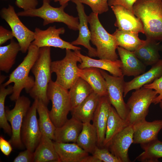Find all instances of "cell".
Returning <instances> with one entry per match:
<instances>
[{"label": "cell", "mask_w": 162, "mask_h": 162, "mask_svg": "<svg viewBox=\"0 0 162 162\" xmlns=\"http://www.w3.org/2000/svg\"><path fill=\"white\" fill-rule=\"evenodd\" d=\"M133 11L142 22L146 38L162 41V0H137Z\"/></svg>", "instance_id": "6da1fadb"}, {"label": "cell", "mask_w": 162, "mask_h": 162, "mask_svg": "<svg viewBox=\"0 0 162 162\" xmlns=\"http://www.w3.org/2000/svg\"><path fill=\"white\" fill-rule=\"evenodd\" d=\"M39 48L31 44L26 56L22 62L10 74L8 80L3 85L5 87L13 83V92L10 97L11 101H16L23 89L29 93L33 87L34 79L29 74L38 57Z\"/></svg>", "instance_id": "7a4b0ae2"}, {"label": "cell", "mask_w": 162, "mask_h": 162, "mask_svg": "<svg viewBox=\"0 0 162 162\" xmlns=\"http://www.w3.org/2000/svg\"><path fill=\"white\" fill-rule=\"evenodd\" d=\"M51 62L50 47L40 48L37 59L31 70L34 77V83L29 94L34 100H41L46 106L49 102L47 91L51 80Z\"/></svg>", "instance_id": "3957f363"}, {"label": "cell", "mask_w": 162, "mask_h": 162, "mask_svg": "<svg viewBox=\"0 0 162 162\" xmlns=\"http://www.w3.org/2000/svg\"><path fill=\"white\" fill-rule=\"evenodd\" d=\"M98 14L91 13L88 16L91 36V41L96 47L99 59L112 61L118 59L116 50L118 46L114 36L109 34L101 24Z\"/></svg>", "instance_id": "277c9868"}, {"label": "cell", "mask_w": 162, "mask_h": 162, "mask_svg": "<svg viewBox=\"0 0 162 162\" xmlns=\"http://www.w3.org/2000/svg\"><path fill=\"white\" fill-rule=\"evenodd\" d=\"M47 95L52 104L49 111L51 119L56 128L60 127L68 119V115L72 109L68 90L51 79L48 85Z\"/></svg>", "instance_id": "5b68a950"}, {"label": "cell", "mask_w": 162, "mask_h": 162, "mask_svg": "<svg viewBox=\"0 0 162 162\" xmlns=\"http://www.w3.org/2000/svg\"><path fill=\"white\" fill-rule=\"evenodd\" d=\"M67 3L58 8L51 6L50 3L43 1L41 7L28 10L20 11L17 13L19 16L38 17L43 20V25L46 26L55 22L65 24L72 30H78L79 20L78 17L70 15L64 11L68 5Z\"/></svg>", "instance_id": "8992f818"}, {"label": "cell", "mask_w": 162, "mask_h": 162, "mask_svg": "<svg viewBox=\"0 0 162 162\" xmlns=\"http://www.w3.org/2000/svg\"><path fill=\"white\" fill-rule=\"evenodd\" d=\"M81 62V59L74 51L66 49L65 56L63 58L51 62V73H55L56 76L55 82L69 90L79 77L77 63Z\"/></svg>", "instance_id": "52a82bcc"}, {"label": "cell", "mask_w": 162, "mask_h": 162, "mask_svg": "<svg viewBox=\"0 0 162 162\" xmlns=\"http://www.w3.org/2000/svg\"><path fill=\"white\" fill-rule=\"evenodd\" d=\"M158 93L155 90L142 87L133 92L127 103L129 112L126 121L129 125L146 119L149 106Z\"/></svg>", "instance_id": "ba28073f"}, {"label": "cell", "mask_w": 162, "mask_h": 162, "mask_svg": "<svg viewBox=\"0 0 162 162\" xmlns=\"http://www.w3.org/2000/svg\"><path fill=\"white\" fill-rule=\"evenodd\" d=\"M29 99L24 96H20L16 101L15 106L12 109L5 110L7 119L11 125L12 134L9 142L14 147L23 148L21 137V131L24 117L30 106Z\"/></svg>", "instance_id": "9c48e42d"}, {"label": "cell", "mask_w": 162, "mask_h": 162, "mask_svg": "<svg viewBox=\"0 0 162 162\" xmlns=\"http://www.w3.org/2000/svg\"><path fill=\"white\" fill-rule=\"evenodd\" d=\"M0 14L1 18L10 26L14 37L20 45V51L23 53L26 52L34 39V32L22 23L12 5L9 4L7 8H2Z\"/></svg>", "instance_id": "30bf717a"}, {"label": "cell", "mask_w": 162, "mask_h": 162, "mask_svg": "<svg viewBox=\"0 0 162 162\" xmlns=\"http://www.w3.org/2000/svg\"><path fill=\"white\" fill-rule=\"evenodd\" d=\"M100 70L106 81L107 96L110 104L120 117L126 121L129 109L123 98L125 83L124 76L111 75L104 70Z\"/></svg>", "instance_id": "8fae6325"}, {"label": "cell", "mask_w": 162, "mask_h": 162, "mask_svg": "<svg viewBox=\"0 0 162 162\" xmlns=\"http://www.w3.org/2000/svg\"><path fill=\"white\" fill-rule=\"evenodd\" d=\"M38 100L34 99L24 117L22 124L21 137L26 149L34 152L42 137L37 117Z\"/></svg>", "instance_id": "7c38bea8"}, {"label": "cell", "mask_w": 162, "mask_h": 162, "mask_svg": "<svg viewBox=\"0 0 162 162\" xmlns=\"http://www.w3.org/2000/svg\"><path fill=\"white\" fill-rule=\"evenodd\" d=\"M64 27L58 28L55 26H50L45 30L38 28L34 29L35 37L32 44L39 48L44 47H53L62 49H69L74 51L80 50V47L73 45L70 43L61 38L60 35L64 33Z\"/></svg>", "instance_id": "4fadbf2b"}, {"label": "cell", "mask_w": 162, "mask_h": 162, "mask_svg": "<svg viewBox=\"0 0 162 162\" xmlns=\"http://www.w3.org/2000/svg\"><path fill=\"white\" fill-rule=\"evenodd\" d=\"M133 125H128L113 138L106 148L121 162H131L128 151L133 142Z\"/></svg>", "instance_id": "5bb4252c"}, {"label": "cell", "mask_w": 162, "mask_h": 162, "mask_svg": "<svg viewBox=\"0 0 162 162\" xmlns=\"http://www.w3.org/2000/svg\"><path fill=\"white\" fill-rule=\"evenodd\" d=\"M116 18L114 25L121 30L144 34L141 21L123 6L116 4L110 6Z\"/></svg>", "instance_id": "9a60e30c"}, {"label": "cell", "mask_w": 162, "mask_h": 162, "mask_svg": "<svg viewBox=\"0 0 162 162\" xmlns=\"http://www.w3.org/2000/svg\"><path fill=\"white\" fill-rule=\"evenodd\" d=\"M72 1L76 5L79 24L78 36L76 40L70 43L73 45H80L84 46L88 50L89 57H97L96 49L92 47L90 44L91 34L88 26V16L85 12L84 6L79 0H72Z\"/></svg>", "instance_id": "2e32d148"}, {"label": "cell", "mask_w": 162, "mask_h": 162, "mask_svg": "<svg viewBox=\"0 0 162 162\" xmlns=\"http://www.w3.org/2000/svg\"><path fill=\"white\" fill-rule=\"evenodd\" d=\"M112 105L107 96L100 97L92 121L97 135V146L103 147L107 121Z\"/></svg>", "instance_id": "e0dca14e"}, {"label": "cell", "mask_w": 162, "mask_h": 162, "mask_svg": "<svg viewBox=\"0 0 162 162\" xmlns=\"http://www.w3.org/2000/svg\"><path fill=\"white\" fill-rule=\"evenodd\" d=\"M134 144L145 143L158 139V136L162 128V120L152 122L145 119L133 125Z\"/></svg>", "instance_id": "ac0fdd59"}, {"label": "cell", "mask_w": 162, "mask_h": 162, "mask_svg": "<svg viewBox=\"0 0 162 162\" xmlns=\"http://www.w3.org/2000/svg\"><path fill=\"white\" fill-rule=\"evenodd\" d=\"M74 51L82 60L81 62L78 65L80 69L95 68L108 71L114 76H124L121 70L122 62L120 60L96 59L82 54L80 50Z\"/></svg>", "instance_id": "d6986e66"}, {"label": "cell", "mask_w": 162, "mask_h": 162, "mask_svg": "<svg viewBox=\"0 0 162 162\" xmlns=\"http://www.w3.org/2000/svg\"><path fill=\"white\" fill-rule=\"evenodd\" d=\"M117 50L122 62L121 70L124 76L136 77L145 72L146 66L133 52L120 46Z\"/></svg>", "instance_id": "ffe728a7"}, {"label": "cell", "mask_w": 162, "mask_h": 162, "mask_svg": "<svg viewBox=\"0 0 162 162\" xmlns=\"http://www.w3.org/2000/svg\"><path fill=\"white\" fill-rule=\"evenodd\" d=\"M162 76V59H160L152 66L148 71L135 77L131 80L125 82L124 97L133 90L139 89L144 85L150 83Z\"/></svg>", "instance_id": "44dd1931"}, {"label": "cell", "mask_w": 162, "mask_h": 162, "mask_svg": "<svg viewBox=\"0 0 162 162\" xmlns=\"http://www.w3.org/2000/svg\"><path fill=\"white\" fill-rule=\"evenodd\" d=\"M82 126V122L72 116L62 126L56 128L54 141L64 143H76Z\"/></svg>", "instance_id": "7402d4cb"}, {"label": "cell", "mask_w": 162, "mask_h": 162, "mask_svg": "<svg viewBox=\"0 0 162 162\" xmlns=\"http://www.w3.org/2000/svg\"><path fill=\"white\" fill-rule=\"evenodd\" d=\"M55 149L61 162H82L88 155L76 143H64L53 141Z\"/></svg>", "instance_id": "603a6c76"}, {"label": "cell", "mask_w": 162, "mask_h": 162, "mask_svg": "<svg viewBox=\"0 0 162 162\" xmlns=\"http://www.w3.org/2000/svg\"><path fill=\"white\" fill-rule=\"evenodd\" d=\"M100 97L92 92L80 104L71 110L72 116L82 123L90 122Z\"/></svg>", "instance_id": "cb8c5ba5"}, {"label": "cell", "mask_w": 162, "mask_h": 162, "mask_svg": "<svg viewBox=\"0 0 162 162\" xmlns=\"http://www.w3.org/2000/svg\"><path fill=\"white\" fill-rule=\"evenodd\" d=\"M78 75L90 86L94 92L100 96H107L106 81L99 69L93 67L79 68Z\"/></svg>", "instance_id": "d4e9b609"}, {"label": "cell", "mask_w": 162, "mask_h": 162, "mask_svg": "<svg viewBox=\"0 0 162 162\" xmlns=\"http://www.w3.org/2000/svg\"><path fill=\"white\" fill-rule=\"evenodd\" d=\"M162 49L160 42L146 38L145 43L133 52L146 66L153 65L160 59L159 51Z\"/></svg>", "instance_id": "484cf974"}, {"label": "cell", "mask_w": 162, "mask_h": 162, "mask_svg": "<svg viewBox=\"0 0 162 162\" xmlns=\"http://www.w3.org/2000/svg\"><path fill=\"white\" fill-rule=\"evenodd\" d=\"M52 140L42 135L34 152V162H61Z\"/></svg>", "instance_id": "4316f807"}, {"label": "cell", "mask_w": 162, "mask_h": 162, "mask_svg": "<svg viewBox=\"0 0 162 162\" xmlns=\"http://www.w3.org/2000/svg\"><path fill=\"white\" fill-rule=\"evenodd\" d=\"M128 125L127 121L122 118L112 106L107 121L103 147L107 148L113 138Z\"/></svg>", "instance_id": "83f0119b"}, {"label": "cell", "mask_w": 162, "mask_h": 162, "mask_svg": "<svg viewBox=\"0 0 162 162\" xmlns=\"http://www.w3.org/2000/svg\"><path fill=\"white\" fill-rule=\"evenodd\" d=\"M97 133L93 124L90 122L83 123L76 143L86 152L92 154L97 146Z\"/></svg>", "instance_id": "f1b7e54d"}, {"label": "cell", "mask_w": 162, "mask_h": 162, "mask_svg": "<svg viewBox=\"0 0 162 162\" xmlns=\"http://www.w3.org/2000/svg\"><path fill=\"white\" fill-rule=\"evenodd\" d=\"M20 51L18 43L10 40L8 45L0 46V70L8 73L15 63L17 55Z\"/></svg>", "instance_id": "f546056e"}, {"label": "cell", "mask_w": 162, "mask_h": 162, "mask_svg": "<svg viewBox=\"0 0 162 162\" xmlns=\"http://www.w3.org/2000/svg\"><path fill=\"white\" fill-rule=\"evenodd\" d=\"M112 34L118 46L132 52L137 50L146 42V40L140 39L138 33L117 29Z\"/></svg>", "instance_id": "4dcf8cb0"}, {"label": "cell", "mask_w": 162, "mask_h": 162, "mask_svg": "<svg viewBox=\"0 0 162 162\" xmlns=\"http://www.w3.org/2000/svg\"><path fill=\"white\" fill-rule=\"evenodd\" d=\"M68 91L72 109L80 104L94 92L90 86L80 77L78 78Z\"/></svg>", "instance_id": "1f68e13d"}, {"label": "cell", "mask_w": 162, "mask_h": 162, "mask_svg": "<svg viewBox=\"0 0 162 162\" xmlns=\"http://www.w3.org/2000/svg\"><path fill=\"white\" fill-rule=\"evenodd\" d=\"M37 112L39 117V125L42 135L54 141V133L56 128L51 119L47 106L40 100H38Z\"/></svg>", "instance_id": "d6a6232c"}, {"label": "cell", "mask_w": 162, "mask_h": 162, "mask_svg": "<svg viewBox=\"0 0 162 162\" xmlns=\"http://www.w3.org/2000/svg\"><path fill=\"white\" fill-rule=\"evenodd\" d=\"M144 151L137 156L135 160L141 162H158L162 158V141L158 139L140 144Z\"/></svg>", "instance_id": "836d02e7"}, {"label": "cell", "mask_w": 162, "mask_h": 162, "mask_svg": "<svg viewBox=\"0 0 162 162\" xmlns=\"http://www.w3.org/2000/svg\"><path fill=\"white\" fill-rule=\"evenodd\" d=\"M3 84L0 86V127L9 136L12 134L11 126L9 124L5 115L4 103L6 96L12 94L13 92V86L8 85L6 88Z\"/></svg>", "instance_id": "e575fe53"}, {"label": "cell", "mask_w": 162, "mask_h": 162, "mask_svg": "<svg viewBox=\"0 0 162 162\" xmlns=\"http://www.w3.org/2000/svg\"><path fill=\"white\" fill-rule=\"evenodd\" d=\"M82 4L88 5L92 12L100 14L109 10L108 0H79Z\"/></svg>", "instance_id": "d590c367"}, {"label": "cell", "mask_w": 162, "mask_h": 162, "mask_svg": "<svg viewBox=\"0 0 162 162\" xmlns=\"http://www.w3.org/2000/svg\"><path fill=\"white\" fill-rule=\"evenodd\" d=\"M92 155L104 162H121L117 157L112 154L106 148L97 146Z\"/></svg>", "instance_id": "8d00e7d4"}, {"label": "cell", "mask_w": 162, "mask_h": 162, "mask_svg": "<svg viewBox=\"0 0 162 162\" xmlns=\"http://www.w3.org/2000/svg\"><path fill=\"white\" fill-rule=\"evenodd\" d=\"M143 87L154 89L159 94L154 99L153 103L154 104H159L162 100V76L152 82L144 85Z\"/></svg>", "instance_id": "74e56055"}, {"label": "cell", "mask_w": 162, "mask_h": 162, "mask_svg": "<svg viewBox=\"0 0 162 162\" xmlns=\"http://www.w3.org/2000/svg\"><path fill=\"white\" fill-rule=\"evenodd\" d=\"M15 4L20 8L26 11L36 8L38 4L37 0H15Z\"/></svg>", "instance_id": "f35d334b"}, {"label": "cell", "mask_w": 162, "mask_h": 162, "mask_svg": "<svg viewBox=\"0 0 162 162\" xmlns=\"http://www.w3.org/2000/svg\"><path fill=\"white\" fill-rule=\"evenodd\" d=\"M34 152L26 150L20 152L13 160L14 162H34Z\"/></svg>", "instance_id": "ab89813d"}, {"label": "cell", "mask_w": 162, "mask_h": 162, "mask_svg": "<svg viewBox=\"0 0 162 162\" xmlns=\"http://www.w3.org/2000/svg\"><path fill=\"white\" fill-rule=\"evenodd\" d=\"M137 0H108L109 6L119 4L122 5L133 12V7L134 3Z\"/></svg>", "instance_id": "60d3db41"}, {"label": "cell", "mask_w": 162, "mask_h": 162, "mask_svg": "<svg viewBox=\"0 0 162 162\" xmlns=\"http://www.w3.org/2000/svg\"><path fill=\"white\" fill-rule=\"evenodd\" d=\"M14 37L11 31L8 30L2 26H0V45H2L8 40H11Z\"/></svg>", "instance_id": "b9f144b4"}, {"label": "cell", "mask_w": 162, "mask_h": 162, "mask_svg": "<svg viewBox=\"0 0 162 162\" xmlns=\"http://www.w3.org/2000/svg\"><path fill=\"white\" fill-rule=\"evenodd\" d=\"M11 144L2 136H0V148L2 152L5 156H8L12 150Z\"/></svg>", "instance_id": "7bdbcfd3"}, {"label": "cell", "mask_w": 162, "mask_h": 162, "mask_svg": "<svg viewBox=\"0 0 162 162\" xmlns=\"http://www.w3.org/2000/svg\"><path fill=\"white\" fill-rule=\"evenodd\" d=\"M82 162H102L100 160L92 155L89 156V155L82 160Z\"/></svg>", "instance_id": "ee69618b"}, {"label": "cell", "mask_w": 162, "mask_h": 162, "mask_svg": "<svg viewBox=\"0 0 162 162\" xmlns=\"http://www.w3.org/2000/svg\"><path fill=\"white\" fill-rule=\"evenodd\" d=\"M70 0H60L59 2L60 4L62 5L68 3V2Z\"/></svg>", "instance_id": "f6af8a7d"}, {"label": "cell", "mask_w": 162, "mask_h": 162, "mask_svg": "<svg viewBox=\"0 0 162 162\" xmlns=\"http://www.w3.org/2000/svg\"><path fill=\"white\" fill-rule=\"evenodd\" d=\"M159 104V106L160 109L162 110V100L160 102Z\"/></svg>", "instance_id": "bcb514c9"}, {"label": "cell", "mask_w": 162, "mask_h": 162, "mask_svg": "<svg viewBox=\"0 0 162 162\" xmlns=\"http://www.w3.org/2000/svg\"><path fill=\"white\" fill-rule=\"evenodd\" d=\"M52 0H43V1H45L49 3H50V2Z\"/></svg>", "instance_id": "7dc6e473"}, {"label": "cell", "mask_w": 162, "mask_h": 162, "mask_svg": "<svg viewBox=\"0 0 162 162\" xmlns=\"http://www.w3.org/2000/svg\"><path fill=\"white\" fill-rule=\"evenodd\" d=\"M55 2H59L60 0H53Z\"/></svg>", "instance_id": "c3c4849f"}]
</instances>
